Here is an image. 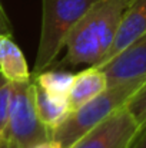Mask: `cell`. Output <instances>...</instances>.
Segmentation results:
<instances>
[{
  "mask_svg": "<svg viewBox=\"0 0 146 148\" xmlns=\"http://www.w3.org/2000/svg\"><path fill=\"white\" fill-rule=\"evenodd\" d=\"M132 0H99L79 20L66 42V55L59 68L96 66L106 56L119 32Z\"/></svg>",
  "mask_w": 146,
  "mask_h": 148,
  "instance_id": "1",
  "label": "cell"
},
{
  "mask_svg": "<svg viewBox=\"0 0 146 148\" xmlns=\"http://www.w3.org/2000/svg\"><path fill=\"white\" fill-rule=\"evenodd\" d=\"M99 0H42V29L32 75L50 69L79 20Z\"/></svg>",
  "mask_w": 146,
  "mask_h": 148,
  "instance_id": "2",
  "label": "cell"
},
{
  "mask_svg": "<svg viewBox=\"0 0 146 148\" xmlns=\"http://www.w3.org/2000/svg\"><path fill=\"white\" fill-rule=\"evenodd\" d=\"M145 82L146 75L115 86H107L102 94L75 111L62 124V127L53 132L52 138L59 141L63 148H73L89 131H92L115 111L125 106L130 97Z\"/></svg>",
  "mask_w": 146,
  "mask_h": 148,
  "instance_id": "3",
  "label": "cell"
},
{
  "mask_svg": "<svg viewBox=\"0 0 146 148\" xmlns=\"http://www.w3.org/2000/svg\"><path fill=\"white\" fill-rule=\"evenodd\" d=\"M46 140H50V135L36 111L33 79L13 84L9 122L1 145L4 148H30Z\"/></svg>",
  "mask_w": 146,
  "mask_h": 148,
  "instance_id": "4",
  "label": "cell"
},
{
  "mask_svg": "<svg viewBox=\"0 0 146 148\" xmlns=\"http://www.w3.org/2000/svg\"><path fill=\"white\" fill-rule=\"evenodd\" d=\"M142 131L141 124L126 109L119 108L89 131L73 148H130Z\"/></svg>",
  "mask_w": 146,
  "mask_h": 148,
  "instance_id": "5",
  "label": "cell"
},
{
  "mask_svg": "<svg viewBox=\"0 0 146 148\" xmlns=\"http://www.w3.org/2000/svg\"><path fill=\"white\" fill-rule=\"evenodd\" d=\"M100 68L107 79V86H115L146 75V32L133 43L120 50Z\"/></svg>",
  "mask_w": 146,
  "mask_h": 148,
  "instance_id": "6",
  "label": "cell"
},
{
  "mask_svg": "<svg viewBox=\"0 0 146 148\" xmlns=\"http://www.w3.org/2000/svg\"><path fill=\"white\" fill-rule=\"evenodd\" d=\"M146 32V0H132L129 7L126 9L119 32L116 35V39L113 45L110 46L106 56L102 59V62L96 66H102L109 59H112L115 55H117L120 50L126 46L133 43L139 36H142Z\"/></svg>",
  "mask_w": 146,
  "mask_h": 148,
  "instance_id": "7",
  "label": "cell"
},
{
  "mask_svg": "<svg viewBox=\"0 0 146 148\" xmlns=\"http://www.w3.org/2000/svg\"><path fill=\"white\" fill-rule=\"evenodd\" d=\"M107 88V79L105 72L97 66H88L75 75L73 84L69 92V106L72 114L83 106L86 102L97 97Z\"/></svg>",
  "mask_w": 146,
  "mask_h": 148,
  "instance_id": "8",
  "label": "cell"
},
{
  "mask_svg": "<svg viewBox=\"0 0 146 148\" xmlns=\"http://www.w3.org/2000/svg\"><path fill=\"white\" fill-rule=\"evenodd\" d=\"M0 73L12 84L32 79L26 58L12 35H0Z\"/></svg>",
  "mask_w": 146,
  "mask_h": 148,
  "instance_id": "9",
  "label": "cell"
},
{
  "mask_svg": "<svg viewBox=\"0 0 146 148\" xmlns=\"http://www.w3.org/2000/svg\"><path fill=\"white\" fill-rule=\"evenodd\" d=\"M33 85H35V103H36L37 115L42 124L46 127L49 135L52 138L53 132L59 127H62V124L72 115L69 99L54 98L49 95L39 85L35 84V81H33Z\"/></svg>",
  "mask_w": 146,
  "mask_h": 148,
  "instance_id": "10",
  "label": "cell"
},
{
  "mask_svg": "<svg viewBox=\"0 0 146 148\" xmlns=\"http://www.w3.org/2000/svg\"><path fill=\"white\" fill-rule=\"evenodd\" d=\"M75 75L67 71L48 69L37 75H32V79L45 92L54 98H69V92L73 84Z\"/></svg>",
  "mask_w": 146,
  "mask_h": 148,
  "instance_id": "11",
  "label": "cell"
},
{
  "mask_svg": "<svg viewBox=\"0 0 146 148\" xmlns=\"http://www.w3.org/2000/svg\"><path fill=\"white\" fill-rule=\"evenodd\" d=\"M13 84L9 82L0 73V145L4 138V132L9 122V109H10V99H12Z\"/></svg>",
  "mask_w": 146,
  "mask_h": 148,
  "instance_id": "12",
  "label": "cell"
},
{
  "mask_svg": "<svg viewBox=\"0 0 146 148\" xmlns=\"http://www.w3.org/2000/svg\"><path fill=\"white\" fill-rule=\"evenodd\" d=\"M125 106L136 118L143 130L146 127V82L130 97Z\"/></svg>",
  "mask_w": 146,
  "mask_h": 148,
  "instance_id": "13",
  "label": "cell"
},
{
  "mask_svg": "<svg viewBox=\"0 0 146 148\" xmlns=\"http://www.w3.org/2000/svg\"><path fill=\"white\" fill-rule=\"evenodd\" d=\"M0 35H12V26L9 17L6 16L1 4H0Z\"/></svg>",
  "mask_w": 146,
  "mask_h": 148,
  "instance_id": "14",
  "label": "cell"
},
{
  "mask_svg": "<svg viewBox=\"0 0 146 148\" xmlns=\"http://www.w3.org/2000/svg\"><path fill=\"white\" fill-rule=\"evenodd\" d=\"M130 148H146V127L138 134V137L132 143Z\"/></svg>",
  "mask_w": 146,
  "mask_h": 148,
  "instance_id": "15",
  "label": "cell"
},
{
  "mask_svg": "<svg viewBox=\"0 0 146 148\" xmlns=\"http://www.w3.org/2000/svg\"><path fill=\"white\" fill-rule=\"evenodd\" d=\"M30 148H63V147L60 145V143H59V141H56V140L50 138V140H46V141L37 143V144H35L33 147H30Z\"/></svg>",
  "mask_w": 146,
  "mask_h": 148,
  "instance_id": "16",
  "label": "cell"
}]
</instances>
